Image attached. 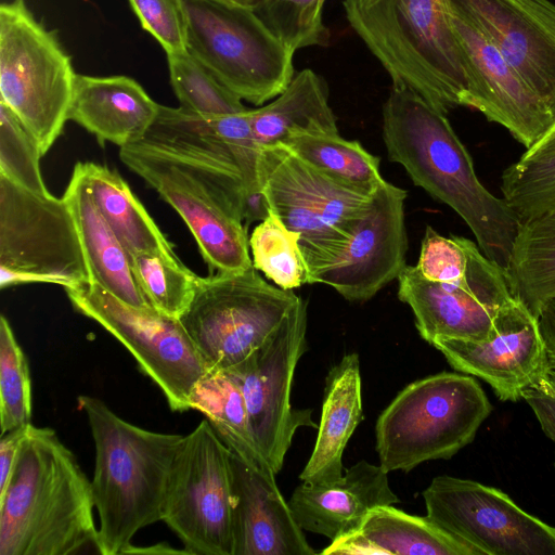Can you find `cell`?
Returning <instances> with one entry per match:
<instances>
[{
  "label": "cell",
  "mask_w": 555,
  "mask_h": 555,
  "mask_svg": "<svg viewBox=\"0 0 555 555\" xmlns=\"http://www.w3.org/2000/svg\"><path fill=\"white\" fill-rule=\"evenodd\" d=\"M130 263L150 305L164 315L179 319L193 300L199 276L176 254H139L130 256Z\"/></svg>",
  "instance_id": "d6a6232c"
},
{
  "label": "cell",
  "mask_w": 555,
  "mask_h": 555,
  "mask_svg": "<svg viewBox=\"0 0 555 555\" xmlns=\"http://www.w3.org/2000/svg\"><path fill=\"white\" fill-rule=\"evenodd\" d=\"M470 22L555 119V3L550 0H446Z\"/></svg>",
  "instance_id": "ffe728a7"
},
{
  "label": "cell",
  "mask_w": 555,
  "mask_h": 555,
  "mask_svg": "<svg viewBox=\"0 0 555 555\" xmlns=\"http://www.w3.org/2000/svg\"><path fill=\"white\" fill-rule=\"evenodd\" d=\"M363 420L360 360L348 353L325 378L321 420L312 453L299 475L308 485H330L344 476L343 454Z\"/></svg>",
  "instance_id": "d4e9b609"
},
{
  "label": "cell",
  "mask_w": 555,
  "mask_h": 555,
  "mask_svg": "<svg viewBox=\"0 0 555 555\" xmlns=\"http://www.w3.org/2000/svg\"><path fill=\"white\" fill-rule=\"evenodd\" d=\"M282 145L324 175L365 194H373L385 181L379 158L359 141L340 133H299Z\"/></svg>",
  "instance_id": "1f68e13d"
},
{
  "label": "cell",
  "mask_w": 555,
  "mask_h": 555,
  "mask_svg": "<svg viewBox=\"0 0 555 555\" xmlns=\"http://www.w3.org/2000/svg\"><path fill=\"white\" fill-rule=\"evenodd\" d=\"M328 100V88L322 76L310 68L295 74L278 96L258 108H249L250 127L258 145L283 144L299 133H339Z\"/></svg>",
  "instance_id": "83f0119b"
},
{
  "label": "cell",
  "mask_w": 555,
  "mask_h": 555,
  "mask_svg": "<svg viewBox=\"0 0 555 555\" xmlns=\"http://www.w3.org/2000/svg\"><path fill=\"white\" fill-rule=\"evenodd\" d=\"M65 291L77 312L126 347L171 411L191 410L192 390L208 371L179 319L130 306L95 282Z\"/></svg>",
  "instance_id": "7c38bea8"
},
{
  "label": "cell",
  "mask_w": 555,
  "mask_h": 555,
  "mask_svg": "<svg viewBox=\"0 0 555 555\" xmlns=\"http://www.w3.org/2000/svg\"><path fill=\"white\" fill-rule=\"evenodd\" d=\"M91 480L55 430L29 425L0 489V555L99 552Z\"/></svg>",
  "instance_id": "7a4b0ae2"
},
{
  "label": "cell",
  "mask_w": 555,
  "mask_h": 555,
  "mask_svg": "<svg viewBox=\"0 0 555 555\" xmlns=\"http://www.w3.org/2000/svg\"><path fill=\"white\" fill-rule=\"evenodd\" d=\"M506 273L513 297L539 318L555 298V208L520 222Z\"/></svg>",
  "instance_id": "f546056e"
},
{
  "label": "cell",
  "mask_w": 555,
  "mask_h": 555,
  "mask_svg": "<svg viewBox=\"0 0 555 555\" xmlns=\"http://www.w3.org/2000/svg\"><path fill=\"white\" fill-rule=\"evenodd\" d=\"M63 196L75 218L91 282L130 306L155 310L141 292L130 256L100 212L78 164Z\"/></svg>",
  "instance_id": "4316f807"
},
{
  "label": "cell",
  "mask_w": 555,
  "mask_h": 555,
  "mask_svg": "<svg viewBox=\"0 0 555 555\" xmlns=\"http://www.w3.org/2000/svg\"><path fill=\"white\" fill-rule=\"evenodd\" d=\"M398 297L413 311L421 337L486 339L499 312L512 302L507 273L477 245L467 272L449 282H431L406 266L398 278Z\"/></svg>",
  "instance_id": "ac0fdd59"
},
{
  "label": "cell",
  "mask_w": 555,
  "mask_h": 555,
  "mask_svg": "<svg viewBox=\"0 0 555 555\" xmlns=\"http://www.w3.org/2000/svg\"><path fill=\"white\" fill-rule=\"evenodd\" d=\"M448 13L468 74L469 107L506 128L529 150L552 128L554 117L477 27L449 9Z\"/></svg>",
  "instance_id": "44dd1931"
},
{
  "label": "cell",
  "mask_w": 555,
  "mask_h": 555,
  "mask_svg": "<svg viewBox=\"0 0 555 555\" xmlns=\"http://www.w3.org/2000/svg\"><path fill=\"white\" fill-rule=\"evenodd\" d=\"M186 50L225 88L256 106L278 96L295 73L294 54L254 8L183 0Z\"/></svg>",
  "instance_id": "52a82bcc"
},
{
  "label": "cell",
  "mask_w": 555,
  "mask_h": 555,
  "mask_svg": "<svg viewBox=\"0 0 555 555\" xmlns=\"http://www.w3.org/2000/svg\"><path fill=\"white\" fill-rule=\"evenodd\" d=\"M255 10L295 53L305 48L324 47L330 41L320 0H260Z\"/></svg>",
  "instance_id": "f35d334b"
},
{
  "label": "cell",
  "mask_w": 555,
  "mask_h": 555,
  "mask_svg": "<svg viewBox=\"0 0 555 555\" xmlns=\"http://www.w3.org/2000/svg\"><path fill=\"white\" fill-rule=\"evenodd\" d=\"M77 74L56 31L24 0L0 5V102L17 116L44 155L62 134Z\"/></svg>",
  "instance_id": "8992f818"
},
{
  "label": "cell",
  "mask_w": 555,
  "mask_h": 555,
  "mask_svg": "<svg viewBox=\"0 0 555 555\" xmlns=\"http://www.w3.org/2000/svg\"><path fill=\"white\" fill-rule=\"evenodd\" d=\"M422 494L426 516L480 555H555V528L494 487L442 475Z\"/></svg>",
  "instance_id": "2e32d148"
},
{
  "label": "cell",
  "mask_w": 555,
  "mask_h": 555,
  "mask_svg": "<svg viewBox=\"0 0 555 555\" xmlns=\"http://www.w3.org/2000/svg\"><path fill=\"white\" fill-rule=\"evenodd\" d=\"M253 266L283 289L308 284V268L300 247V235L289 230L272 211L249 237Z\"/></svg>",
  "instance_id": "836d02e7"
},
{
  "label": "cell",
  "mask_w": 555,
  "mask_h": 555,
  "mask_svg": "<svg viewBox=\"0 0 555 555\" xmlns=\"http://www.w3.org/2000/svg\"><path fill=\"white\" fill-rule=\"evenodd\" d=\"M233 555H314L280 492L274 473L256 469L231 451Z\"/></svg>",
  "instance_id": "7402d4cb"
},
{
  "label": "cell",
  "mask_w": 555,
  "mask_h": 555,
  "mask_svg": "<svg viewBox=\"0 0 555 555\" xmlns=\"http://www.w3.org/2000/svg\"><path fill=\"white\" fill-rule=\"evenodd\" d=\"M190 406L206 416L220 439L245 463L274 473L258 450L242 391L228 372H208L203 376L192 390Z\"/></svg>",
  "instance_id": "4dcf8cb0"
},
{
  "label": "cell",
  "mask_w": 555,
  "mask_h": 555,
  "mask_svg": "<svg viewBox=\"0 0 555 555\" xmlns=\"http://www.w3.org/2000/svg\"><path fill=\"white\" fill-rule=\"evenodd\" d=\"M383 140L389 159L416 186L451 207L483 255L506 270L520 219L504 197L480 182L447 114L415 92L392 87L383 105Z\"/></svg>",
  "instance_id": "6da1fadb"
},
{
  "label": "cell",
  "mask_w": 555,
  "mask_h": 555,
  "mask_svg": "<svg viewBox=\"0 0 555 555\" xmlns=\"http://www.w3.org/2000/svg\"><path fill=\"white\" fill-rule=\"evenodd\" d=\"M323 555H480L427 516L410 515L392 505L372 509L353 532L332 541Z\"/></svg>",
  "instance_id": "484cf974"
},
{
  "label": "cell",
  "mask_w": 555,
  "mask_h": 555,
  "mask_svg": "<svg viewBox=\"0 0 555 555\" xmlns=\"http://www.w3.org/2000/svg\"><path fill=\"white\" fill-rule=\"evenodd\" d=\"M166 55L170 85L180 107L204 115H233L248 109L188 50Z\"/></svg>",
  "instance_id": "e575fe53"
},
{
  "label": "cell",
  "mask_w": 555,
  "mask_h": 555,
  "mask_svg": "<svg viewBox=\"0 0 555 555\" xmlns=\"http://www.w3.org/2000/svg\"><path fill=\"white\" fill-rule=\"evenodd\" d=\"M553 151H555V124L532 147L526 150L522 156L530 157Z\"/></svg>",
  "instance_id": "f6af8a7d"
},
{
  "label": "cell",
  "mask_w": 555,
  "mask_h": 555,
  "mask_svg": "<svg viewBox=\"0 0 555 555\" xmlns=\"http://www.w3.org/2000/svg\"><path fill=\"white\" fill-rule=\"evenodd\" d=\"M299 298L293 289L266 282L254 266L210 273L199 276L179 321L207 371H225L260 347Z\"/></svg>",
  "instance_id": "ba28073f"
},
{
  "label": "cell",
  "mask_w": 555,
  "mask_h": 555,
  "mask_svg": "<svg viewBox=\"0 0 555 555\" xmlns=\"http://www.w3.org/2000/svg\"><path fill=\"white\" fill-rule=\"evenodd\" d=\"M141 27L166 54L186 51L188 18L183 0H128Z\"/></svg>",
  "instance_id": "60d3db41"
},
{
  "label": "cell",
  "mask_w": 555,
  "mask_h": 555,
  "mask_svg": "<svg viewBox=\"0 0 555 555\" xmlns=\"http://www.w3.org/2000/svg\"><path fill=\"white\" fill-rule=\"evenodd\" d=\"M95 447L91 488L101 555L126 554L134 534L160 521L180 434H163L119 417L99 398L81 395Z\"/></svg>",
  "instance_id": "3957f363"
},
{
  "label": "cell",
  "mask_w": 555,
  "mask_h": 555,
  "mask_svg": "<svg viewBox=\"0 0 555 555\" xmlns=\"http://www.w3.org/2000/svg\"><path fill=\"white\" fill-rule=\"evenodd\" d=\"M351 29L388 74L444 114L469 107L466 65L446 0H343Z\"/></svg>",
  "instance_id": "277c9868"
},
{
  "label": "cell",
  "mask_w": 555,
  "mask_h": 555,
  "mask_svg": "<svg viewBox=\"0 0 555 555\" xmlns=\"http://www.w3.org/2000/svg\"><path fill=\"white\" fill-rule=\"evenodd\" d=\"M307 302L300 297L281 325L246 359L225 370L238 385L259 452L278 474L300 427L317 428L311 409H294L296 366L307 351Z\"/></svg>",
  "instance_id": "5bb4252c"
},
{
  "label": "cell",
  "mask_w": 555,
  "mask_h": 555,
  "mask_svg": "<svg viewBox=\"0 0 555 555\" xmlns=\"http://www.w3.org/2000/svg\"><path fill=\"white\" fill-rule=\"evenodd\" d=\"M172 553H183L188 554L185 550H175L168 543H158L156 545L147 546V547H138L131 545L126 554H172Z\"/></svg>",
  "instance_id": "bcb514c9"
},
{
  "label": "cell",
  "mask_w": 555,
  "mask_h": 555,
  "mask_svg": "<svg viewBox=\"0 0 555 555\" xmlns=\"http://www.w3.org/2000/svg\"><path fill=\"white\" fill-rule=\"evenodd\" d=\"M521 399L532 409L544 434L555 442V370L550 369L527 387Z\"/></svg>",
  "instance_id": "b9f144b4"
},
{
  "label": "cell",
  "mask_w": 555,
  "mask_h": 555,
  "mask_svg": "<svg viewBox=\"0 0 555 555\" xmlns=\"http://www.w3.org/2000/svg\"><path fill=\"white\" fill-rule=\"evenodd\" d=\"M231 450L207 420L183 436L168 477L164 521L188 554L233 555Z\"/></svg>",
  "instance_id": "30bf717a"
},
{
  "label": "cell",
  "mask_w": 555,
  "mask_h": 555,
  "mask_svg": "<svg viewBox=\"0 0 555 555\" xmlns=\"http://www.w3.org/2000/svg\"><path fill=\"white\" fill-rule=\"evenodd\" d=\"M398 502L388 473L361 460L334 483L297 486L288 505L302 530L332 542L358 529L372 509Z\"/></svg>",
  "instance_id": "603a6c76"
},
{
  "label": "cell",
  "mask_w": 555,
  "mask_h": 555,
  "mask_svg": "<svg viewBox=\"0 0 555 555\" xmlns=\"http://www.w3.org/2000/svg\"><path fill=\"white\" fill-rule=\"evenodd\" d=\"M159 104L133 78L77 74L68 120L119 147L141 140L154 122Z\"/></svg>",
  "instance_id": "cb8c5ba5"
},
{
  "label": "cell",
  "mask_w": 555,
  "mask_h": 555,
  "mask_svg": "<svg viewBox=\"0 0 555 555\" xmlns=\"http://www.w3.org/2000/svg\"><path fill=\"white\" fill-rule=\"evenodd\" d=\"M492 405L468 374L441 372L405 386L379 414L376 453L387 472L449 460L469 444Z\"/></svg>",
  "instance_id": "5b68a950"
},
{
  "label": "cell",
  "mask_w": 555,
  "mask_h": 555,
  "mask_svg": "<svg viewBox=\"0 0 555 555\" xmlns=\"http://www.w3.org/2000/svg\"><path fill=\"white\" fill-rule=\"evenodd\" d=\"M77 164L100 212L129 256L176 254L147 210L116 171L92 162Z\"/></svg>",
  "instance_id": "f1b7e54d"
},
{
  "label": "cell",
  "mask_w": 555,
  "mask_h": 555,
  "mask_svg": "<svg viewBox=\"0 0 555 555\" xmlns=\"http://www.w3.org/2000/svg\"><path fill=\"white\" fill-rule=\"evenodd\" d=\"M33 397L28 362L4 315L0 318L1 435L31 423Z\"/></svg>",
  "instance_id": "8d00e7d4"
},
{
  "label": "cell",
  "mask_w": 555,
  "mask_h": 555,
  "mask_svg": "<svg viewBox=\"0 0 555 555\" xmlns=\"http://www.w3.org/2000/svg\"><path fill=\"white\" fill-rule=\"evenodd\" d=\"M91 282L67 199L39 195L0 176V287Z\"/></svg>",
  "instance_id": "9c48e42d"
},
{
  "label": "cell",
  "mask_w": 555,
  "mask_h": 555,
  "mask_svg": "<svg viewBox=\"0 0 555 555\" xmlns=\"http://www.w3.org/2000/svg\"><path fill=\"white\" fill-rule=\"evenodd\" d=\"M406 191L384 181L343 241L308 273V284L333 287L349 301H366L406 267Z\"/></svg>",
  "instance_id": "e0dca14e"
},
{
  "label": "cell",
  "mask_w": 555,
  "mask_h": 555,
  "mask_svg": "<svg viewBox=\"0 0 555 555\" xmlns=\"http://www.w3.org/2000/svg\"><path fill=\"white\" fill-rule=\"evenodd\" d=\"M501 192L521 221L555 208V151L524 157L502 173Z\"/></svg>",
  "instance_id": "d590c367"
},
{
  "label": "cell",
  "mask_w": 555,
  "mask_h": 555,
  "mask_svg": "<svg viewBox=\"0 0 555 555\" xmlns=\"http://www.w3.org/2000/svg\"><path fill=\"white\" fill-rule=\"evenodd\" d=\"M430 345L454 370L488 383L502 401L521 399L551 369L539 320L516 299L499 312L486 339L439 337Z\"/></svg>",
  "instance_id": "d6986e66"
},
{
  "label": "cell",
  "mask_w": 555,
  "mask_h": 555,
  "mask_svg": "<svg viewBox=\"0 0 555 555\" xmlns=\"http://www.w3.org/2000/svg\"><path fill=\"white\" fill-rule=\"evenodd\" d=\"M475 242L451 235L439 234L430 225L426 227L416 271L431 282H449L462 278L468 270Z\"/></svg>",
  "instance_id": "ab89813d"
},
{
  "label": "cell",
  "mask_w": 555,
  "mask_h": 555,
  "mask_svg": "<svg viewBox=\"0 0 555 555\" xmlns=\"http://www.w3.org/2000/svg\"><path fill=\"white\" fill-rule=\"evenodd\" d=\"M259 168L270 211L300 235L308 272L343 241L374 194L335 181L282 144L261 147Z\"/></svg>",
  "instance_id": "4fadbf2b"
},
{
  "label": "cell",
  "mask_w": 555,
  "mask_h": 555,
  "mask_svg": "<svg viewBox=\"0 0 555 555\" xmlns=\"http://www.w3.org/2000/svg\"><path fill=\"white\" fill-rule=\"evenodd\" d=\"M538 320L546 346L550 367L555 370V298L544 306Z\"/></svg>",
  "instance_id": "ee69618b"
},
{
  "label": "cell",
  "mask_w": 555,
  "mask_h": 555,
  "mask_svg": "<svg viewBox=\"0 0 555 555\" xmlns=\"http://www.w3.org/2000/svg\"><path fill=\"white\" fill-rule=\"evenodd\" d=\"M119 158L183 219L210 273L253 267L242 212L206 176L139 141L120 147Z\"/></svg>",
  "instance_id": "8fae6325"
},
{
  "label": "cell",
  "mask_w": 555,
  "mask_h": 555,
  "mask_svg": "<svg viewBox=\"0 0 555 555\" xmlns=\"http://www.w3.org/2000/svg\"><path fill=\"white\" fill-rule=\"evenodd\" d=\"M222 3L235 4L247 8H256L260 0H214Z\"/></svg>",
  "instance_id": "7dc6e473"
},
{
  "label": "cell",
  "mask_w": 555,
  "mask_h": 555,
  "mask_svg": "<svg viewBox=\"0 0 555 555\" xmlns=\"http://www.w3.org/2000/svg\"><path fill=\"white\" fill-rule=\"evenodd\" d=\"M40 146L17 116L0 102V176L39 195L51 194L40 170Z\"/></svg>",
  "instance_id": "74e56055"
},
{
  "label": "cell",
  "mask_w": 555,
  "mask_h": 555,
  "mask_svg": "<svg viewBox=\"0 0 555 555\" xmlns=\"http://www.w3.org/2000/svg\"><path fill=\"white\" fill-rule=\"evenodd\" d=\"M29 424L1 435L0 439V489H2L13 470L21 442L26 436Z\"/></svg>",
  "instance_id": "7bdbcfd3"
},
{
  "label": "cell",
  "mask_w": 555,
  "mask_h": 555,
  "mask_svg": "<svg viewBox=\"0 0 555 555\" xmlns=\"http://www.w3.org/2000/svg\"><path fill=\"white\" fill-rule=\"evenodd\" d=\"M204 115L159 104L157 116L139 140L142 144L191 165L223 191L241 210L247 196L262 193L260 150L248 117Z\"/></svg>",
  "instance_id": "9a60e30c"
}]
</instances>
